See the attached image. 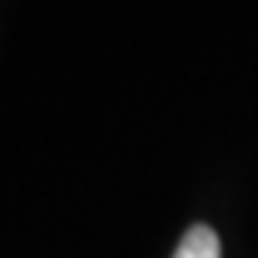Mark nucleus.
I'll list each match as a JSON object with an SVG mask.
<instances>
[{
  "label": "nucleus",
  "mask_w": 258,
  "mask_h": 258,
  "mask_svg": "<svg viewBox=\"0 0 258 258\" xmlns=\"http://www.w3.org/2000/svg\"><path fill=\"white\" fill-rule=\"evenodd\" d=\"M174 258H221V241L215 228L208 225H191L184 231V238L178 241Z\"/></svg>",
  "instance_id": "nucleus-1"
}]
</instances>
